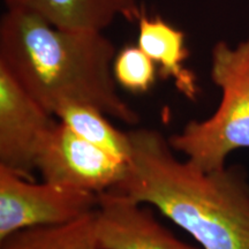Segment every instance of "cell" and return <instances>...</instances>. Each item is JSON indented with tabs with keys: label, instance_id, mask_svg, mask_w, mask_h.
Masks as SVG:
<instances>
[{
	"label": "cell",
	"instance_id": "10",
	"mask_svg": "<svg viewBox=\"0 0 249 249\" xmlns=\"http://www.w3.org/2000/svg\"><path fill=\"white\" fill-rule=\"evenodd\" d=\"M0 249H98L95 211L66 224L21 230L0 240Z\"/></svg>",
	"mask_w": 249,
	"mask_h": 249
},
{
	"label": "cell",
	"instance_id": "11",
	"mask_svg": "<svg viewBox=\"0 0 249 249\" xmlns=\"http://www.w3.org/2000/svg\"><path fill=\"white\" fill-rule=\"evenodd\" d=\"M59 121L92 144L104 149L121 160L128 161L130 139L128 132L118 129L107 114L88 105H64L55 112Z\"/></svg>",
	"mask_w": 249,
	"mask_h": 249
},
{
	"label": "cell",
	"instance_id": "1",
	"mask_svg": "<svg viewBox=\"0 0 249 249\" xmlns=\"http://www.w3.org/2000/svg\"><path fill=\"white\" fill-rule=\"evenodd\" d=\"M128 170L113 191L152 205L202 249H249V181L245 169L205 172L180 160L160 130H129Z\"/></svg>",
	"mask_w": 249,
	"mask_h": 249
},
{
	"label": "cell",
	"instance_id": "5",
	"mask_svg": "<svg viewBox=\"0 0 249 249\" xmlns=\"http://www.w3.org/2000/svg\"><path fill=\"white\" fill-rule=\"evenodd\" d=\"M35 166L43 181L102 194L123 181L128 161L80 138L58 120L40 143Z\"/></svg>",
	"mask_w": 249,
	"mask_h": 249
},
{
	"label": "cell",
	"instance_id": "7",
	"mask_svg": "<svg viewBox=\"0 0 249 249\" xmlns=\"http://www.w3.org/2000/svg\"><path fill=\"white\" fill-rule=\"evenodd\" d=\"M95 234L98 249H202L173 235L147 204L113 189L98 194Z\"/></svg>",
	"mask_w": 249,
	"mask_h": 249
},
{
	"label": "cell",
	"instance_id": "9",
	"mask_svg": "<svg viewBox=\"0 0 249 249\" xmlns=\"http://www.w3.org/2000/svg\"><path fill=\"white\" fill-rule=\"evenodd\" d=\"M138 45L155 62L158 75L171 80L183 97L195 102L200 87L195 73L186 66L189 50L186 35L160 17H149L143 7L138 20Z\"/></svg>",
	"mask_w": 249,
	"mask_h": 249
},
{
	"label": "cell",
	"instance_id": "12",
	"mask_svg": "<svg viewBox=\"0 0 249 249\" xmlns=\"http://www.w3.org/2000/svg\"><path fill=\"white\" fill-rule=\"evenodd\" d=\"M117 85L133 93L148 92L156 83L157 66L138 45H129L117 52L113 60Z\"/></svg>",
	"mask_w": 249,
	"mask_h": 249
},
{
	"label": "cell",
	"instance_id": "2",
	"mask_svg": "<svg viewBox=\"0 0 249 249\" xmlns=\"http://www.w3.org/2000/svg\"><path fill=\"white\" fill-rule=\"evenodd\" d=\"M116 55L103 33L60 29L23 9L6 8L0 20V65L53 116L64 105L79 104L138 124L139 113L118 92Z\"/></svg>",
	"mask_w": 249,
	"mask_h": 249
},
{
	"label": "cell",
	"instance_id": "4",
	"mask_svg": "<svg viewBox=\"0 0 249 249\" xmlns=\"http://www.w3.org/2000/svg\"><path fill=\"white\" fill-rule=\"evenodd\" d=\"M97 204L95 193L38 183L0 166V240L21 230L73 222Z\"/></svg>",
	"mask_w": 249,
	"mask_h": 249
},
{
	"label": "cell",
	"instance_id": "6",
	"mask_svg": "<svg viewBox=\"0 0 249 249\" xmlns=\"http://www.w3.org/2000/svg\"><path fill=\"white\" fill-rule=\"evenodd\" d=\"M57 121L0 65V166L31 179L40 143Z\"/></svg>",
	"mask_w": 249,
	"mask_h": 249
},
{
	"label": "cell",
	"instance_id": "3",
	"mask_svg": "<svg viewBox=\"0 0 249 249\" xmlns=\"http://www.w3.org/2000/svg\"><path fill=\"white\" fill-rule=\"evenodd\" d=\"M211 80L222 92L205 120L188 121L169 143L205 172L222 170L233 151L249 149V36L236 46L220 40L211 52Z\"/></svg>",
	"mask_w": 249,
	"mask_h": 249
},
{
	"label": "cell",
	"instance_id": "8",
	"mask_svg": "<svg viewBox=\"0 0 249 249\" xmlns=\"http://www.w3.org/2000/svg\"><path fill=\"white\" fill-rule=\"evenodd\" d=\"M6 8L23 9L66 30L103 33L118 18L141 17L139 0H4Z\"/></svg>",
	"mask_w": 249,
	"mask_h": 249
}]
</instances>
